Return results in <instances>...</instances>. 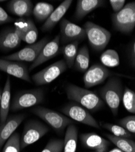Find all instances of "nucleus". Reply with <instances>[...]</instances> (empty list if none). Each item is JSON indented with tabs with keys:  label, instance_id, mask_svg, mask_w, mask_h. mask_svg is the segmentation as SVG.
Returning a JSON list of instances; mask_svg holds the SVG:
<instances>
[{
	"label": "nucleus",
	"instance_id": "6e6552de",
	"mask_svg": "<svg viewBox=\"0 0 135 152\" xmlns=\"http://www.w3.org/2000/svg\"><path fill=\"white\" fill-rule=\"evenodd\" d=\"M67 68L65 60H60L34 74L32 76V80L39 86L50 83L63 73Z\"/></svg>",
	"mask_w": 135,
	"mask_h": 152
},
{
	"label": "nucleus",
	"instance_id": "c9c22d12",
	"mask_svg": "<svg viewBox=\"0 0 135 152\" xmlns=\"http://www.w3.org/2000/svg\"><path fill=\"white\" fill-rule=\"evenodd\" d=\"M115 13L119 12L126 4L125 0H110L109 1Z\"/></svg>",
	"mask_w": 135,
	"mask_h": 152
},
{
	"label": "nucleus",
	"instance_id": "c85d7f7f",
	"mask_svg": "<svg viewBox=\"0 0 135 152\" xmlns=\"http://www.w3.org/2000/svg\"><path fill=\"white\" fill-rule=\"evenodd\" d=\"M122 100L125 108L129 113L135 114V93L128 87H126Z\"/></svg>",
	"mask_w": 135,
	"mask_h": 152
},
{
	"label": "nucleus",
	"instance_id": "39448f33",
	"mask_svg": "<svg viewBox=\"0 0 135 152\" xmlns=\"http://www.w3.org/2000/svg\"><path fill=\"white\" fill-rule=\"evenodd\" d=\"M115 30L123 34H130L135 28V1L126 4L124 7L112 16Z\"/></svg>",
	"mask_w": 135,
	"mask_h": 152
},
{
	"label": "nucleus",
	"instance_id": "a211bd4d",
	"mask_svg": "<svg viewBox=\"0 0 135 152\" xmlns=\"http://www.w3.org/2000/svg\"><path fill=\"white\" fill-rule=\"evenodd\" d=\"M72 3V0H65L61 3L54 11L51 15L45 21L42 27V30L43 32L50 31L55 25L61 20L63 17L66 13Z\"/></svg>",
	"mask_w": 135,
	"mask_h": 152
},
{
	"label": "nucleus",
	"instance_id": "423d86ee",
	"mask_svg": "<svg viewBox=\"0 0 135 152\" xmlns=\"http://www.w3.org/2000/svg\"><path fill=\"white\" fill-rule=\"evenodd\" d=\"M44 98L45 93L43 88L21 91L16 94L12 100L10 110L12 111H17L32 107L42 103Z\"/></svg>",
	"mask_w": 135,
	"mask_h": 152
},
{
	"label": "nucleus",
	"instance_id": "5701e85b",
	"mask_svg": "<svg viewBox=\"0 0 135 152\" xmlns=\"http://www.w3.org/2000/svg\"><path fill=\"white\" fill-rule=\"evenodd\" d=\"M90 63V53L88 47L85 45L79 50L75 59L74 68L81 72H85L88 69Z\"/></svg>",
	"mask_w": 135,
	"mask_h": 152
},
{
	"label": "nucleus",
	"instance_id": "ea45409f",
	"mask_svg": "<svg viewBox=\"0 0 135 152\" xmlns=\"http://www.w3.org/2000/svg\"><path fill=\"white\" fill-rule=\"evenodd\" d=\"M92 152V151H91ZM93 152H97V151H93Z\"/></svg>",
	"mask_w": 135,
	"mask_h": 152
},
{
	"label": "nucleus",
	"instance_id": "e433bc0d",
	"mask_svg": "<svg viewBox=\"0 0 135 152\" xmlns=\"http://www.w3.org/2000/svg\"><path fill=\"white\" fill-rule=\"evenodd\" d=\"M128 57L131 66L135 69V39L131 42L129 46Z\"/></svg>",
	"mask_w": 135,
	"mask_h": 152
},
{
	"label": "nucleus",
	"instance_id": "a878e982",
	"mask_svg": "<svg viewBox=\"0 0 135 152\" xmlns=\"http://www.w3.org/2000/svg\"><path fill=\"white\" fill-rule=\"evenodd\" d=\"M54 11V6L47 3H36L33 9V13L36 20L39 22L45 21Z\"/></svg>",
	"mask_w": 135,
	"mask_h": 152
},
{
	"label": "nucleus",
	"instance_id": "cd10ccee",
	"mask_svg": "<svg viewBox=\"0 0 135 152\" xmlns=\"http://www.w3.org/2000/svg\"><path fill=\"white\" fill-rule=\"evenodd\" d=\"M103 128L107 129L109 132H111L113 135L119 137H124L130 139L133 137L132 133L128 132L126 129L122 127L120 125L110 124V123H104L102 125Z\"/></svg>",
	"mask_w": 135,
	"mask_h": 152
},
{
	"label": "nucleus",
	"instance_id": "b1692460",
	"mask_svg": "<svg viewBox=\"0 0 135 152\" xmlns=\"http://www.w3.org/2000/svg\"><path fill=\"white\" fill-rule=\"evenodd\" d=\"M79 42H72L62 46L60 49V52L62 53L64 57V60L66 63L68 68L73 67L76 57L78 53Z\"/></svg>",
	"mask_w": 135,
	"mask_h": 152
},
{
	"label": "nucleus",
	"instance_id": "9d476101",
	"mask_svg": "<svg viewBox=\"0 0 135 152\" xmlns=\"http://www.w3.org/2000/svg\"><path fill=\"white\" fill-rule=\"evenodd\" d=\"M48 40V37H45L37 42L25 46L15 53L3 57L2 58L21 62H33L39 57L43 48L49 42Z\"/></svg>",
	"mask_w": 135,
	"mask_h": 152
},
{
	"label": "nucleus",
	"instance_id": "0eeeda50",
	"mask_svg": "<svg viewBox=\"0 0 135 152\" xmlns=\"http://www.w3.org/2000/svg\"><path fill=\"white\" fill-rule=\"evenodd\" d=\"M50 129L37 120H30L24 125L20 139L21 149L35 143L50 132Z\"/></svg>",
	"mask_w": 135,
	"mask_h": 152
},
{
	"label": "nucleus",
	"instance_id": "393cba45",
	"mask_svg": "<svg viewBox=\"0 0 135 152\" xmlns=\"http://www.w3.org/2000/svg\"><path fill=\"white\" fill-rule=\"evenodd\" d=\"M109 141L124 152H135V142L130 139L116 137L112 134H105Z\"/></svg>",
	"mask_w": 135,
	"mask_h": 152
},
{
	"label": "nucleus",
	"instance_id": "f257e3e1",
	"mask_svg": "<svg viewBox=\"0 0 135 152\" xmlns=\"http://www.w3.org/2000/svg\"><path fill=\"white\" fill-rule=\"evenodd\" d=\"M65 91L69 100L93 112L100 110L104 105V102L97 94L74 84H67Z\"/></svg>",
	"mask_w": 135,
	"mask_h": 152
},
{
	"label": "nucleus",
	"instance_id": "7c9ffc66",
	"mask_svg": "<svg viewBox=\"0 0 135 152\" xmlns=\"http://www.w3.org/2000/svg\"><path fill=\"white\" fill-rule=\"evenodd\" d=\"M35 26L34 21L31 19L20 18L17 19L14 23V28L18 36L28 32Z\"/></svg>",
	"mask_w": 135,
	"mask_h": 152
},
{
	"label": "nucleus",
	"instance_id": "f03ea898",
	"mask_svg": "<svg viewBox=\"0 0 135 152\" xmlns=\"http://www.w3.org/2000/svg\"><path fill=\"white\" fill-rule=\"evenodd\" d=\"M99 92L102 100L108 106L113 115L116 116L124 93L121 80L117 77H110Z\"/></svg>",
	"mask_w": 135,
	"mask_h": 152
},
{
	"label": "nucleus",
	"instance_id": "4468645a",
	"mask_svg": "<svg viewBox=\"0 0 135 152\" xmlns=\"http://www.w3.org/2000/svg\"><path fill=\"white\" fill-rule=\"evenodd\" d=\"M60 35H56L54 39L51 42H49L43 48L39 57L32 62L29 67V71H32L35 68L43 64V63L55 57L60 52Z\"/></svg>",
	"mask_w": 135,
	"mask_h": 152
},
{
	"label": "nucleus",
	"instance_id": "473e14b6",
	"mask_svg": "<svg viewBox=\"0 0 135 152\" xmlns=\"http://www.w3.org/2000/svg\"><path fill=\"white\" fill-rule=\"evenodd\" d=\"M39 35V31L36 29V26L34 27L32 29L29 30L26 33L21 34L19 36L21 41H24L29 45H32L35 43L37 40Z\"/></svg>",
	"mask_w": 135,
	"mask_h": 152
},
{
	"label": "nucleus",
	"instance_id": "dca6fc26",
	"mask_svg": "<svg viewBox=\"0 0 135 152\" xmlns=\"http://www.w3.org/2000/svg\"><path fill=\"white\" fill-rule=\"evenodd\" d=\"M82 145L97 152H106L109 142L95 133H83L80 136Z\"/></svg>",
	"mask_w": 135,
	"mask_h": 152
},
{
	"label": "nucleus",
	"instance_id": "20e7f679",
	"mask_svg": "<svg viewBox=\"0 0 135 152\" xmlns=\"http://www.w3.org/2000/svg\"><path fill=\"white\" fill-rule=\"evenodd\" d=\"M83 28L89 44L94 50L101 52L105 49L112 37L109 31L91 21L86 22Z\"/></svg>",
	"mask_w": 135,
	"mask_h": 152
},
{
	"label": "nucleus",
	"instance_id": "9b49d317",
	"mask_svg": "<svg viewBox=\"0 0 135 152\" xmlns=\"http://www.w3.org/2000/svg\"><path fill=\"white\" fill-rule=\"evenodd\" d=\"M60 42L68 44L74 42L84 40L87 35L83 28L63 18L60 21Z\"/></svg>",
	"mask_w": 135,
	"mask_h": 152
},
{
	"label": "nucleus",
	"instance_id": "f8f14e48",
	"mask_svg": "<svg viewBox=\"0 0 135 152\" xmlns=\"http://www.w3.org/2000/svg\"><path fill=\"white\" fill-rule=\"evenodd\" d=\"M114 74L102 64L96 63L85 71L83 75V82L86 88L99 85L103 83L108 77Z\"/></svg>",
	"mask_w": 135,
	"mask_h": 152
},
{
	"label": "nucleus",
	"instance_id": "4be33fe9",
	"mask_svg": "<svg viewBox=\"0 0 135 152\" xmlns=\"http://www.w3.org/2000/svg\"><path fill=\"white\" fill-rule=\"evenodd\" d=\"M78 129L74 124H71L66 128L65 139L63 152H76L77 145Z\"/></svg>",
	"mask_w": 135,
	"mask_h": 152
},
{
	"label": "nucleus",
	"instance_id": "4c0bfd02",
	"mask_svg": "<svg viewBox=\"0 0 135 152\" xmlns=\"http://www.w3.org/2000/svg\"><path fill=\"white\" fill-rule=\"evenodd\" d=\"M109 152H124V151H122L121 150L119 149L118 148H113V150L109 151Z\"/></svg>",
	"mask_w": 135,
	"mask_h": 152
},
{
	"label": "nucleus",
	"instance_id": "2eb2a0df",
	"mask_svg": "<svg viewBox=\"0 0 135 152\" xmlns=\"http://www.w3.org/2000/svg\"><path fill=\"white\" fill-rule=\"evenodd\" d=\"M25 118L26 115L24 114L12 115L8 117L6 122L0 125V148L15 133Z\"/></svg>",
	"mask_w": 135,
	"mask_h": 152
},
{
	"label": "nucleus",
	"instance_id": "ddd939ff",
	"mask_svg": "<svg viewBox=\"0 0 135 152\" xmlns=\"http://www.w3.org/2000/svg\"><path fill=\"white\" fill-rule=\"evenodd\" d=\"M0 70L24 81L32 82L29 69L23 62L0 58Z\"/></svg>",
	"mask_w": 135,
	"mask_h": 152
},
{
	"label": "nucleus",
	"instance_id": "7ed1b4c3",
	"mask_svg": "<svg viewBox=\"0 0 135 152\" xmlns=\"http://www.w3.org/2000/svg\"><path fill=\"white\" fill-rule=\"evenodd\" d=\"M35 115L37 116L58 133H63L64 130L71 124H74V121L65 116L63 114L57 112L50 108L43 107H36L31 110Z\"/></svg>",
	"mask_w": 135,
	"mask_h": 152
},
{
	"label": "nucleus",
	"instance_id": "f704fd0d",
	"mask_svg": "<svg viewBox=\"0 0 135 152\" xmlns=\"http://www.w3.org/2000/svg\"><path fill=\"white\" fill-rule=\"evenodd\" d=\"M14 21V18L10 17L6 10L0 6V25Z\"/></svg>",
	"mask_w": 135,
	"mask_h": 152
},
{
	"label": "nucleus",
	"instance_id": "6ab92c4d",
	"mask_svg": "<svg viewBox=\"0 0 135 152\" xmlns=\"http://www.w3.org/2000/svg\"><path fill=\"white\" fill-rule=\"evenodd\" d=\"M11 14L20 18L30 17L33 13V4L30 0H12L7 5Z\"/></svg>",
	"mask_w": 135,
	"mask_h": 152
},
{
	"label": "nucleus",
	"instance_id": "bb28decb",
	"mask_svg": "<svg viewBox=\"0 0 135 152\" xmlns=\"http://www.w3.org/2000/svg\"><path fill=\"white\" fill-rule=\"evenodd\" d=\"M100 60L102 64L107 68L116 67L120 64L119 54L113 49H108L104 51L101 56Z\"/></svg>",
	"mask_w": 135,
	"mask_h": 152
},
{
	"label": "nucleus",
	"instance_id": "72a5a7b5",
	"mask_svg": "<svg viewBox=\"0 0 135 152\" xmlns=\"http://www.w3.org/2000/svg\"><path fill=\"white\" fill-rule=\"evenodd\" d=\"M119 125L131 133L135 134V115L128 116L119 121Z\"/></svg>",
	"mask_w": 135,
	"mask_h": 152
},
{
	"label": "nucleus",
	"instance_id": "412c9836",
	"mask_svg": "<svg viewBox=\"0 0 135 152\" xmlns=\"http://www.w3.org/2000/svg\"><path fill=\"white\" fill-rule=\"evenodd\" d=\"M11 88L9 75L7 77L4 87L3 90L1 104H0V125L3 124L8 118L10 107Z\"/></svg>",
	"mask_w": 135,
	"mask_h": 152
},
{
	"label": "nucleus",
	"instance_id": "c756f323",
	"mask_svg": "<svg viewBox=\"0 0 135 152\" xmlns=\"http://www.w3.org/2000/svg\"><path fill=\"white\" fill-rule=\"evenodd\" d=\"M20 136L18 133H14L5 143L2 152H20Z\"/></svg>",
	"mask_w": 135,
	"mask_h": 152
},
{
	"label": "nucleus",
	"instance_id": "aec40b11",
	"mask_svg": "<svg viewBox=\"0 0 135 152\" xmlns=\"http://www.w3.org/2000/svg\"><path fill=\"white\" fill-rule=\"evenodd\" d=\"M103 0H79L77 2L74 17L77 20H81L95 9L104 6Z\"/></svg>",
	"mask_w": 135,
	"mask_h": 152
},
{
	"label": "nucleus",
	"instance_id": "58836bf2",
	"mask_svg": "<svg viewBox=\"0 0 135 152\" xmlns=\"http://www.w3.org/2000/svg\"><path fill=\"white\" fill-rule=\"evenodd\" d=\"M2 93H3V90H1V88H0V104H1V97H2Z\"/></svg>",
	"mask_w": 135,
	"mask_h": 152
},
{
	"label": "nucleus",
	"instance_id": "2f4dec72",
	"mask_svg": "<svg viewBox=\"0 0 135 152\" xmlns=\"http://www.w3.org/2000/svg\"><path fill=\"white\" fill-rule=\"evenodd\" d=\"M64 140L60 139H53L47 142L41 152H62Z\"/></svg>",
	"mask_w": 135,
	"mask_h": 152
},
{
	"label": "nucleus",
	"instance_id": "1a4fd4ad",
	"mask_svg": "<svg viewBox=\"0 0 135 152\" xmlns=\"http://www.w3.org/2000/svg\"><path fill=\"white\" fill-rule=\"evenodd\" d=\"M60 111L63 115L73 121H76L96 129L100 128L99 124L91 115V114L77 103L74 102L68 103L61 108Z\"/></svg>",
	"mask_w": 135,
	"mask_h": 152
},
{
	"label": "nucleus",
	"instance_id": "f3484780",
	"mask_svg": "<svg viewBox=\"0 0 135 152\" xmlns=\"http://www.w3.org/2000/svg\"><path fill=\"white\" fill-rule=\"evenodd\" d=\"M21 40L14 27L7 28L0 32V50L8 52L18 48Z\"/></svg>",
	"mask_w": 135,
	"mask_h": 152
}]
</instances>
